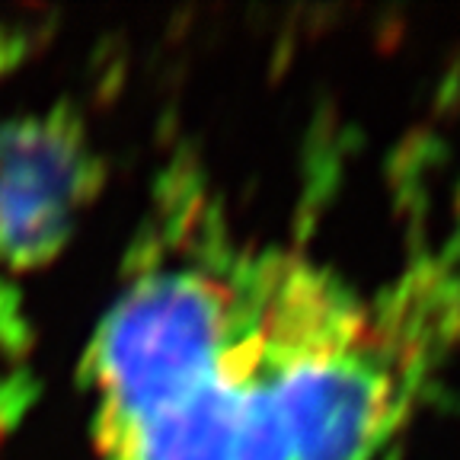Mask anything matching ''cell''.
<instances>
[{
    "instance_id": "6da1fadb",
    "label": "cell",
    "mask_w": 460,
    "mask_h": 460,
    "mask_svg": "<svg viewBox=\"0 0 460 460\" xmlns=\"http://www.w3.org/2000/svg\"><path fill=\"white\" fill-rule=\"evenodd\" d=\"M100 189L102 157L71 106L0 125V272L51 262Z\"/></svg>"
}]
</instances>
